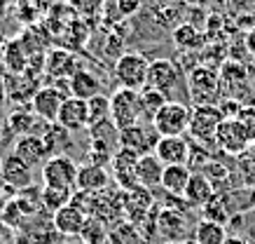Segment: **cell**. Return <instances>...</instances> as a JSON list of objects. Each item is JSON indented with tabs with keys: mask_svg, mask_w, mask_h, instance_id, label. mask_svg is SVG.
<instances>
[{
	"mask_svg": "<svg viewBox=\"0 0 255 244\" xmlns=\"http://www.w3.org/2000/svg\"><path fill=\"white\" fill-rule=\"evenodd\" d=\"M187 94L194 101V106H218L225 96L220 73L213 66L197 63L192 71H187Z\"/></svg>",
	"mask_w": 255,
	"mask_h": 244,
	"instance_id": "obj_1",
	"label": "cell"
},
{
	"mask_svg": "<svg viewBox=\"0 0 255 244\" xmlns=\"http://www.w3.org/2000/svg\"><path fill=\"white\" fill-rule=\"evenodd\" d=\"M147 71H150V61L145 56L138 54V52H124L115 59L113 78L117 80L120 87L143 92L147 87Z\"/></svg>",
	"mask_w": 255,
	"mask_h": 244,
	"instance_id": "obj_2",
	"label": "cell"
},
{
	"mask_svg": "<svg viewBox=\"0 0 255 244\" xmlns=\"http://www.w3.org/2000/svg\"><path fill=\"white\" fill-rule=\"evenodd\" d=\"M110 120L115 122V127L129 129V127L143 122V110H140V92L136 89H127L120 87L110 94Z\"/></svg>",
	"mask_w": 255,
	"mask_h": 244,
	"instance_id": "obj_3",
	"label": "cell"
},
{
	"mask_svg": "<svg viewBox=\"0 0 255 244\" xmlns=\"http://www.w3.org/2000/svg\"><path fill=\"white\" fill-rule=\"evenodd\" d=\"M187 82H183V68L176 61H171L166 56H159L155 61H150V71H147V87H152L157 92H162L166 99L171 101V96L176 94L180 87Z\"/></svg>",
	"mask_w": 255,
	"mask_h": 244,
	"instance_id": "obj_4",
	"label": "cell"
},
{
	"mask_svg": "<svg viewBox=\"0 0 255 244\" xmlns=\"http://www.w3.org/2000/svg\"><path fill=\"white\" fill-rule=\"evenodd\" d=\"M190 120L192 110L183 101H166L152 120V127L159 136H185V132H190Z\"/></svg>",
	"mask_w": 255,
	"mask_h": 244,
	"instance_id": "obj_5",
	"label": "cell"
},
{
	"mask_svg": "<svg viewBox=\"0 0 255 244\" xmlns=\"http://www.w3.org/2000/svg\"><path fill=\"white\" fill-rule=\"evenodd\" d=\"M78 169L80 165L68 155H52L45 165L40 167V174H42V183L49 186V188L75 190Z\"/></svg>",
	"mask_w": 255,
	"mask_h": 244,
	"instance_id": "obj_6",
	"label": "cell"
},
{
	"mask_svg": "<svg viewBox=\"0 0 255 244\" xmlns=\"http://www.w3.org/2000/svg\"><path fill=\"white\" fill-rule=\"evenodd\" d=\"M223 113L218 106H194L192 120H190V134L197 143H204L206 148H216V129L223 122Z\"/></svg>",
	"mask_w": 255,
	"mask_h": 244,
	"instance_id": "obj_7",
	"label": "cell"
},
{
	"mask_svg": "<svg viewBox=\"0 0 255 244\" xmlns=\"http://www.w3.org/2000/svg\"><path fill=\"white\" fill-rule=\"evenodd\" d=\"M155 209H157L155 193L150 188L136 186V188L124 193V219L133 223V226H140L145 219H150Z\"/></svg>",
	"mask_w": 255,
	"mask_h": 244,
	"instance_id": "obj_8",
	"label": "cell"
},
{
	"mask_svg": "<svg viewBox=\"0 0 255 244\" xmlns=\"http://www.w3.org/2000/svg\"><path fill=\"white\" fill-rule=\"evenodd\" d=\"M157 141H159V134H157V129L150 122H138V125L120 132V148L133 150L136 155L155 153Z\"/></svg>",
	"mask_w": 255,
	"mask_h": 244,
	"instance_id": "obj_9",
	"label": "cell"
},
{
	"mask_svg": "<svg viewBox=\"0 0 255 244\" xmlns=\"http://www.w3.org/2000/svg\"><path fill=\"white\" fill-rule=\"evenodd\" d=\"M216 146L223 150L225 155H234L239 158L241 153L251 146L246 129L241 127V122L237 118L234 120H223L216 129Z\"/></svg>",
	"mask_w": 255,
	"mask_h": 244,
	"instance_id": "obj_10",
	"label": "cell"
},
{
	"mask_svg": "<svg viewBox=\"0 0 255 244\" xmlns=\"http://www.w3.org/2000/svg\"><path fill=\"white\" fill-rule=\"evenodd\" d=\"M138 158L133 150L127 148H117L115 155H113V162H110V176L113 181L117 183L120 190H131L138 186V176H136V167H138Z\"/></svg>",
	"mask_w": 255,
	"mask_h": 244,
	"instance_id": "obj_11",
	"label": "cell"
},
{
	"mask_svg": "<svg viewBox=\"0 0 255 244\" xmlns=\"http://www.w3.org/2000/svg\"><path fill=\"white\" fill-rule=\"evenodd\" d=\"M80 63L73 49L54 47L45 54V75L52 80H70L78 73Z\"/></svg>",
	"mask_w": 255,
	"mask_h": 244,
	"instance_id": "obj_12",
	"label": "cell"
},
{
	"mask_svg": "<svg viewBox=\"0 0 255 244\" xmlns=\"http://www.w3.org/2000/svg\"><path fill=\"white\" fill-rule=\"evenodd\" d=\"M157 233L164 237V242L187 240V235H190V219H187V214L159 207V212H157Z\"/></svg>",
	"mask_w": 255,
	"mask_h": 244,
	"instance_id": "obj_13",
	"label": "cell"
},
{
	"mask_svg": "<svg viewBox=\"0 0 255 244\" xmlns=\"http://www.w3.org/2000/svg\"><path fill=\"white\" fill-rule=\"evenodd\" d=\"M68 96L59 92L54 85H42L31 99V108L42 122H56V115L61 110V103Z\"/></svg>",
	"mask_w": 255,
	"mask_h": 244,
	"instance_id": "obj_14",
	"label": "cell"
},
{
	"mask_svg": "<svg viewBox=\"0 0 255 244\" xmlns=\"http://www.w3.org/2000/svg\"><path fill=\"white\" fill-rule=\"evenodd\" d=\"M0 176H2V183L12 186L16 193L33 186V167H28L14 153H7L5 158L0 160Z\"/></svg>",
	"mask_w": 255,
	"mask_h": 244,
	"instance_id": "obj_15",
	"label": "cell"
},
{
	"mask_svg": "<svg viewBox=\"0 0 255 244\" xmlns=\"http://www.w3.org/2000/svg\"><path fill=\"white\" fill-rule=\"evenodd\" d=\"M56 125H61L66 132H82L89 127V110H87V101L78 99V96H68L61 103V110L56 115Z\"/></svg>",
	"mask_w": 255,
	"mask_h": 244,
	"instance_id": "obj_16",
	"label": "cell"
},
{
	"mask_svg": "<svg viewBox=\"0 0 255 244\" xmlns=\"http://www.w3.org/2000/svg\"><path fill=\"white\" fill-rule=\"evenodd\" d=\"M14 155L26 162L28 167H42L47 160L52 158L49 150H47V143L45 139L40 134H26V136H19L14 141Z\"/></svg>",
	"mask_w": 255,
	"mask_h": 244,
	"instance_id": "obj_17",
	"label": "cell"
},
{
	"mask_svg": "<svg viewBox=\"0 0 255 244\" xmlns=\"http://www.w3.org/2000/svg\"><path fill=\"white\" fill-rule=\"evenodd\" d=\"M155 155L162 165H187L190 162V143L185 136H159L155 146Z\"/></svg>",
	"mask_w": 255,
	"mask_h": 244,
	"instance_id": "obj_18",
	"label": "cell"
},
{
	"mask_svg": "<svg viewBox=\"0 0 255 244\" xmlns=\"http://www.w3.org/2000/svg\"><path fill=\"white\" fill-rule=\"evenodd\" d=\"M110 172L106 167H96V165H80L78 169V181H75V190L80 193H103L110 186Z\"/></svg>",
	"mask_w": 255,
	"mask_h": 244,
	"instance_id": "obj_19",
	"label": "cell"
},
{
	"mask_svg": "<svg viewBox=\"0 0 255 244\" xmlns=\"http://www.w3.org/2000/svg\"><path fill=\"white\" fill-rule=\"evenodd\" d=\"M171 40H173V45H176L180 52L192 54V52L204 49V45H206V33L201 31V28H197L194 24H190V21H183V24L173 26Z\"/></svg>",
	"mask_w": 255,
	"mask_h": 244,
	"instance_id": "obj_20",
	"label": "cell"
},
{
	"mask_svg": "<svg viewBox=\"0 0 255 244\" xmlns=\"http://www.w3.org/2000/svg\"><path fill=\"white\" fill-rule=\"evenodd\" d=\"M52 223H54V230L59 233V235L80 237V233H82V228H85V223H87V216L70 202V205L61 207L59 212H54Z\"/></svg>",
	"mask_w": 255,
	"mask_h": 244,
	"instance_id": "obj_21",
	"label": "cell"
},
{
	"mask_svg": "<svg viewBox=\"0 0 255 244\" xmlns=\"http://www.w3.org/2000/svg\"><path fill=\"white\" fill-rule=\"evenodd\" d=\"M218 193H216V186L204 176L201 172H192V176H190V181H187V188L185 193H183V197H185L187 202H190V207H194V209H201V207L206 205L209 200H213Z\"/></svg>",
	"mask_w": 255,
	"mask_h": 244,
	"instance_id": "obj_22",
	"label": "cell"
},
{
	"mask_svg": "<svg viewBox=\"0 0 255 244\" xmlns=\"http://www.w3.org/2000/svg\"><path fill=\"white\" fill-rule=\"evenodd\" d=\"M162 174H164V165L155 153H147V155H140L138 158V167H136L138 186L150 188V190L162 188Z\"/></svg>",
	"mask_w": 255,
	"mask_h": 244,
	"instance_id": "obj_23",
	"label": "cell"
},
{
	"mask_svg": "<svg viewBox=\"0 0 255 244\" xmlns=\"http://www.w3.org/2000/svg\"><path fill=\"white\" fill-rule=\"evenodd\" d=\"M28 52L23 49V45L19 42V38H12L7 40V45H5V52L0 56V63H2V68L7 75H23L26 68H28Z\"/></svg>",
	"mask_w": 255,
	"mask_h": 244,
	"instance_id": "obj_24",
	"label": "cell"
},
{
	"mask_svg": "<svg viewBox=\"0 0 255 244\" xmlns=\"http://www.w3.org/2000/svg\"><path fill=\"white\" fill-rule=\"evenodd\" d=\"M70 82V96H78L82 101H89L94 96L103 94V85L101 80L87 68H78V73L68 80Z\"/></svg>",
	"mask_w": 255,
	"mask_h": 244,
	"instance_id": "obj_25",
	"label": "cell"
},
{
	"mask_svg": "<svg viewBox=\"0 0 255 244\" xmlns=\"http://www.w3.org/2000/svg\"><path fill=\"white\" fill-rule=\"evenodd\" d=\"M190 176H192V167L190 165H166L162 174V190L171 193V195H183Z\"/></svg>",
	"mask_w": 255,
	"mask_h": 244,
	"instance_id": "obj_26",
	"label": "cell"
},
{
	"mask_svg": "<svg viewBox=\"0 0 255 244\" xmlns=\"http://www.w3.org/2000/svg\"><path fill=\"white\" fill-rule=\"evenodd\" d=\"M220 82H223V92L227 94L230 89H237V87H246L248 78H251V73H248V68L244 66L241 61H237V59H227V61H223V66H220Z\"/></svg>",
	"mask_w": 255,
	"mask_h": 244,
	"instance_id": "obj_27",
	"label": "cell"
},
{
	"mask_svg": "<svg viewBox=\"0 0 255 244\" xmlns=\"http://www.w3.org/2000/svg\"><path fill=\"white\" fill-rule=\"evenodd\" d=\"M19 42L23 45V49L28 52V56H40V54H47V35L40 26H28V28H23L19 35Z\"/></svg>",
	"mask_w": 255,
	"mask_h": 244,
	"instance_id": "obj_28",
	"label": "cell"
},
{
	"mask_svg": "<svg viewBox=\"0 0 255 244\" xmlns=\"http://www.w3.org/2000/svg\"><path fill=\"white\" fill-rule=\"evenodd\" d=\"M192 237L197 240V244H225L227 240V228L213 221H204L201 219L192 230Z\"/></svg>",
	"mask_w": 255,
	"mask_h": 244,
	"instance_id": "obj_29",
	"label": "cell"
},
{
	"mask_svg": "<svg viewBox=\"0 0 255 244\" xmlns=\"http://www.w3.org/2000/svg\"><path fill=\"white\" fill-rule=\"evenodd\" d=\"M40 122V118L35 113H28V110H14V113H9L7 120H5V125L9 127V132H14L16 139L19 136H26V134H38L35 132V125Z\"/></svg>",
	"mask_w": 255,
	"mask_h": 244,
	"instance_id": "obj_30",
	"label": "cell"
},
{
	"mask_svg": "<svg viewBox=\"0 0 255 244\" xmlns=\"http://www.w3.org/2000/svg\"><path fill=\"white\" fill-rule=\"evenodd\" d=\"M47 143L49 155H63L61 150H66L70 146V132H66L61 125L56 122H47L45 125V134H40Z\"/></svg>",
	"mask_w": 255,
	"mask_h": 244,
	"instance_id": "obj_31",
	"label": "cell"
},
{
	"mask_svg": "<svg viewBox=\"0 0 255 244\" xmlns=\"http://www.w3.org/2000/svg\"><path fill=\"white\" fill-rule=\"evenodd\" d=\"M108 244H145L140 230L124 219L108 230Z\"/></svg>",
	"mask_w": 255,
	"mask_h": 244,
	"instance_id": "obj_32",
	"label": "cell"
},
{
	"mask_svg": "<svg viewBox=\"0 0 255 244\" xmlns=\"http://www.w3.org/2000/svg\"><path fill=\"white\" fill-rule=\"evenodd\" d=\"M199 214L204 221H213V223H220V226H227L230 219H232L230 205H227V200H225L223 195H216L213 200H209V202L199 209Z\"/></svg>",
	"mask_w": 255,
	"mask_h": 244,
	"instance_id": "obj_33",
	"label": "cell"
},
{
	"mask_svg": "<svg viewBox=\"0 0 255 244\" xmlns=\"http://www.w3.org/2000/svg\"><path fill=\"white\" fill-rule=\"evenodd\" d=\"M166 101H169V99H166L162 92H157V89H152V87H145V89L140 92V110H143V122H150V125H152L155 115L159 113V108H162Z\"/></svg>",
	"mask_w": 255,
	"mask_h": 244,
	"instance_id": "obj_34",
	"label": "cell"
},
{
	"mask_svg": "<svg viewBox=\"0 0 255 244\" xmlns=\"http://www.w3.org/2000/svg\"><path fill=\"white\" fill-rule=\"evenodd\" d=\"M73 195H75V190H63V188H49V186H42V207L52 209V212H59L61 207L70 205Z\"/></svg>",
	"mask_w": 255,
	"mask_h": 244,
	"instance_id": "obj_35",
	"label": "cell"
},
{
	"mask_svg": "<svg viewBox=\"0 0 255 244\" xmlns=\"http://www.w3.org/2000/svg\"><path fill=\"white\" fill-rule=\"evenodd\" d=\"M80 240H82V244H108V228L99 219L89 216L82 233H80Z\"/></svg>",
	"mask_w": 255,
	"mask_h": 244,
	"instance_id": "obj_36",
	"label": "cell"
},
{
	"mask_svg": "<svg viewBox=\"0 0 255 244\" xmlns=\"http://www.w3.org/2000/svg\"><path fill=\"white\" fill-rule=\"evenodd\" d=\"M87 110H89V125H96L101 120L110 118V96L99 94L87 101Z\"/></svg>",
	"mask_w": 255,
	"mask_h": 244,
	"instance_id": "obj_37",
	"label": "cell"
},
{
	"mask_svg": "<svg viewBox=\"0 0 255 244\" xmlns=\"http://www.w3.org/2000/svg\"><path fill=\"white\" fill-rule=\"evenodd\" d=\"M201 174L209 179L216 188H220L223 183H227V179H230V169L223 165V162H216V160L211 158L209 162H204L201 165Z\"/></svg>",
	"mask_w": 255,
	"mask_h": 244,
	"instance_id": "obj_38",
	"label": "cell"
},
{
	"mask_svg": "<svg viewBox=\"0 0 255 244\" xmlns=\"http://www.w3.org/2000/svg\"><path fill=\"white\" fill-rule=\"evenodd\" d=\"M237 165H239V169H241L244 181L251 186V183L255 181V143H251L239 158H237Z\"/></svg>",
	"mask_w": 255,
	"mask_h": 244,
	"instance_id": "obj_39",
	"label": "cell"
},
{
	"mask_svg": "<svg viewBox=\"0 0 255 244\" xmlns=\"http://www.w3.org/2000/svg\"><path fill=\"white\" fill-rule=\"evenodd\" d=\"M68 5L78 12V16L87 19V16H96L106 7V0H68Z\"/></svg>",
	"mask_w": 255,
	"mask_h": 244,
	"instance_id": "obj_40",
	"label": "cell"
},
{
	"mask_svg": "<svg viewBox=\"0 0 255 244\" xmlns=\"http://www.w3.org/2000/svg\"><path fill=\"white\" fill-rule=\"evenodd\" d=\"M237 120H239L241 127L246 129L251 143H255V103H246V106L241 108V113L237 115Z\"/></svg>",
	"mask_w": 255,
	"mask_h": 244,
	"instance_id": "obj_41",
	"label": "cell"
},
{
	"mask_svg": "<svg viewBox=\"0 0 255 244\" xmlns=\"http://www.w3.org/2000/svg\"><path fill=\"white\" fill-rule=\"evenodd\" d=\"M40 14L38 5H35V0H19L16 2V16H19V21L23 24H35V16Z\"/></svg>",
	"mask_w": 255,
	"mask_h": 244,
	"instance_id": "obj_42",
	"label": "cell"
},
{
	"mask_svg": "<svg viewBox=\"0 0 255 244\" xmlns=\"http://www.w3.org/2000/svg\"><path fill=\"white\" fill-rule=\"evenodd\" d=\"M115 5L120 16H133L143 7V0H115Z\"/></svg>",
	"mask_w": 255,
	"mask_h": 244,
	"instance_id": "obj_43",
	"label": "cell"
},
{
	"mask_svg": "<svg viewBox=\"0 0 255 244\" xmlns=\"http://www.w3.org/2000/svg\"><path fill=\"white\" fill-rule=\"evenodd\" d=\"M246 47H248V52L255 56V26L248 31V38H246Z\"/></svg>",
	"mask_w": 255,
	"mask_h": 244,
	"instance_id": "obj_44",
	"label": "cell"
},
{
	"mask_svg": "<svg viewBox=\"0 0 255 244\" xmlns=\"http://www.w3.org/2000/svg\"><path fill=\"white\" fill-rule=\"evenodd\" d=\"M5 96H7V87H5V78L0 75V108H2V103H5Z\"/></svg>",
	"mask_w": 255,
	"mask_h": 244,
	"instance_id": "obj_45",
	"label": "cell"
},
{
	"mask_svg": "<svg viewBox=\"0 0 255 244\" xmlns=\"http://www.w3.org/2000/svg\"><path fill=\"white\" fill-rule=\"evenodd\" d=\"M187 7H204V5H209L211 0H183Z\"/></svg>",
	"mask_w": 255,
	"mask_h": 244,
	"instance_id": "obj_46",
	"label": "cell"
},
{
	"mask_svg": "<svg viewBox=\"0 0 255 244\" xmlns=\"http://www.w3.org/2000/svg\"><path fill=\"white\" fill-rule=\"evenodd\" d=\"M225 244H248V242L244 240V237H239V235H227Z\"/></svg>",
	"mask_w": 255,
	"mask_h": 244,
	"instance_id": "obj_47",
	"label": "cell"
},
{
	"mask_svg": "<svg viewBox=\"0 0 255 244\" xmlns=\"http://www.w3.org/2000/svg\"><path fill=\"white\" fill-rule=\"evenodd\" d=\"M7 200L9 197L2 193V188H0V216H2V212H5V207H7Z\"/></svg>",
	"mask_w": 255,
	"mask_h": 244,
	"instance_id": "obj_48",
	"label": "cell"
},
{
	"mask_svg": "<svg viewBox=\"0 0 255 244\" xmlns=\"http://www.w3.org/2000/svg\"><path fill=\"white\" fill-rule=\"evenodd\" d=\"M164 244H197L194 237H187V240H178V242H164Z\"/></svg>",
	"mask_w": 255,
	"mask_h": 244,
	"instance_id": "obj_49",
	"label": "cell"
},
{
	"mask_svg": "<svg viewBox=\"0 0 255 244\" xmlns=\"http://www.w3.org/2000/svg\"><path fill=\"white\" fill-rule=\"evenodd\" d=\"M7 2H9V0H0V16L7 12Z\"/></svg>",
	"mask_w": 255,
	"mask_h": 244,
	"instance_id": "obj_50",
	"label": "cell"
},
{
	"mask_svg": "<svg viewBox=\"0 0 255 244\" xmlns=\"http://www.w3.org/2000/svg\"><path fill=\"white\" fill-rule=\"evenodd\" d=\"M164 2H169V0H164Z\"/></svg>",
	"mask_w": 255,
	"mask_h": 244,
	"instance_id": "obj_51",
	"label": "cell"
}]
</instances>
